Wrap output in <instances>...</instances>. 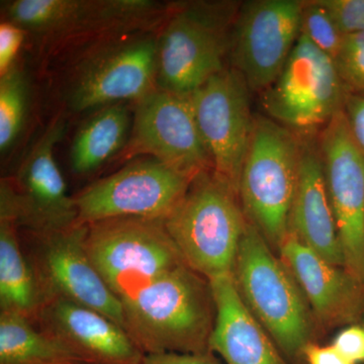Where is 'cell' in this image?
Masks as SVG:
<instances>
[{
    "label": "cell",
    "mask_w": 364,
    "mask_h": 364,
    "mask_svg": "<svg viewBox=\"0 0 364 364\" xmlns=\"http://www.w3.org/2000/svg\"><path fill=\"white\" fill-rule=\"evenodd\" d=\"M124 328L145 355L208 353L215 303L210 280L181 265L122 301Z\"/></svg>",
    "instance_id": "obj_1"
},
{
    "label": "cell",
    "mask_w": 364,
    "mask_h": 364,
    "mask_svg": "<svg viewBox=\"0 0 364 364\" xmlns=\"http://www.w3.org/2000/svg\"><path fill=\"white\" fill-rule=\"evenodd\" d=\"M239 296L291 364L322 335L298 282L279 254L247 223L233 272Z\"/></svg>",
    "instance_id": "obj_2"
},
{
    "label": "cell",
    "mask_w": 364,
    "mask_h": 364,
    "mask_svg": "<svg viewBox=\"0 0 364 364\" xmlns=\"http://www.w3.org/2000/svg\"><path fill=\"white\" fill-rule=\"evenodd\" d=\"M247 223L238 195L208 170L163 224L184 263L210 282L233 275Z\"/></svg>",
    "instance_id": "obj_3"
},
{
    "label": "cell",
    "mask_w": 364,
    "mask_h": 364,
    "mask_svg": "<svg viewBox=\"0 0 364 364\" xmlns=\"http://www.w3.org/2000/svg\"><path fill=\"white\" fill-rule=\"evenodd\" d=\"M301 148L293 132L264 114L255 117L238 196L246 219L277 254L289 234Z\"/></svg>",
    "instance_id": "obj_4"
},
{
    "label": "cell",
    "mask_w": 364,
    "mask_h": 364,
    "mask_svg": "<svg viewBox=\"0 0 364 364\" xmlns=\"http://www.w3.org/2000/svg\"><path fill=\"white\" fill-rule=\"evenodd\" d=\"M240 6L198 1L177 9L158 38V88L189 97L224 70Z\"/></svg>",
    "instance_id": "obj_5"
},
{
    "label": "cell",
    "mask_w": 364,
    "mask_h": 364,
    "mask_svg": "<svg viewBox=\"0 0 364 364\" xmlns=\"http://www.w3.org/2000/svg\"><path fill=\"white\" fill-rule=\"evenodd\" d=\"M334 59L301 33L277 79L259 93L264 116L301 139L316 138L349 97Z\"/></svg>",
    "instance_id": "obj_6"
},
{
    "label": "cell",
    "mask_w": 364,
    "mask_h": 364,
    "mask_svg": "<svg viewBox=\"0 0 364 364\" xmlns=\"http://www.w3.org/2000/svg\"><path fill=\"white\" fill-rule=\"evenodd\" d=\"M87 226L88 255L121 301L186 264L163 221L129 218Z\"/></svg>",
    "instance_id": "obj_7"
},
{
    "label": "cell",
    "mask_w": 364,
    "mask_h": 364,
    "mask_svg": "<svg viewBox=\"0 0 364 364\" xmlns=\"http://www.w3.org/2000/svg\"><path fill=\"white\" fill-rule=\"evenodd\" d=\"M65 128L62 117L52 122L23 159L14 181L1 182L0 220L26 228L35 236L77 224V208L67 193L54 155Z\"/></svg>",
    "instance_id": "obj_8"
},
{
    "label": "cell",
    "mask_w": 364,
    "mask_h": 364,
    "mask_svg": "<svg viewBox=\"0 0 364 364\" xmlns=\"http://www.w3.org/2000/svg\"><path fill=\"white\" fill-rule=\"evenodd\" d=\"M193 179L154 158L136 160L74 196L78 223L129 218L164 222Z\"/></svg>",
    "instance_id": "obj_9"
},
{
    "label": "cell",
    "mask_w": 364,
    "mask_h": 364,
    "mask_svg": "<svg viewBox=\"0 0 364 364\" xmlns=\"http://www.w3.org/2000/svg\"><path fill=\"white\" fill-rule=\"evenodd\" d=\"M250 95L246 81L231 67L189 95L213 171L237 195L256 117Z\"/></svg>",
    "instance_id": "obj_10"
},
{
    "label": "cell",
    "mask_w": 364,
    "mask_h": 364,
    "mask_svg": "<svg viewBox=\"0 0 364 364\" xmlns=\"http://www.w3.org/2000/svg\"><path fill=\"white\" fill-rule=\"evenodd\" d=\"M303 6L299 0L241 2L229 58L251 92H262L286 65L301 35Z\"/></svg>",
    "instance_id": "obj_11"
},
{
    "label": "cell",
    "mask_w": 364,
    "mask_h": 364,
    "mask_svg": "<svg viewBox=\"0 0 364 364\" xmlns=\"http://www.w3.org/2000/svg\"><path fill=\"white\" fill-rule=\"evenodd\" d=\"M127 156L147 155L195 178L213 170L191 97L158 88L136 102Z\"/></svg>",
    "instance_id": "obj_12"
},
{
    "label": "cell",
    "mask_w": 364,
    "mask_h": 364,
    "mask_svg": "<svg viewBox=\"0 0 364 364\" xmlns=\"http://www.w3.org/2000/svg\"><path fill=\"white\" fill-rule=\"evenodd\" d=\"M316 141L344 268L364 287V154L351 136L344 112L333 117Z\"/></svg>",
    "instance_id": "obj_13"
},
{
    "label": "cell",
    "mask_w": 364,
    "mask_h": 364,
    "mask_svg": "<svg viewBox=\"0 0 364 364\" xmlns=\"http://www.w3.org/2000/svg\"><path fill=\"white\" fill-rule=\"evenodd\" d=\"M158 38L141 36L109 45L81 63L72 80L75 112L127 100L140 102L157 90Z\"/></svg>",
    "instance_id": "obj_14"
},
{
    "label": "cell",
    "mask_w": 364,
    "mask_h": 364,
    "mask_svg": "<svg viewBox=\"0 0 364 364\" xmlns=\"http://www.w3.org/2000/svg\"><path fill=\"white\" fill-rule=\"evenodd\" d=\"M87 229V225L77 223L61 231L36 236L33 267L46 299H69L102 313L124 328L123 304L105 284L86 250Z\"/></svg>",
    "instance_id": "obj_15"
},
{
    "label": "cell",
    "mask_w": 364,
    "mask_h": 364,
    "mask_svg": "<svg viewBox=\"0 0 364 364\" xmlns=\"http://www.w3.org/2000/svg\"><path fill=\"white\" fill-rule=\"evenodd\" d=\"M146 0H16L6 6L9 21L45 37L143 26L158 13Z\"/></svg>",
    "instance_id": "obj_16"
},
{
    "label": "cell",
    "mask_w": 364,
    "mask_h": 364,
    "mask_svg": "<svg viewBox=\"0 0 364 364\" xmlns=\"http://www.w3.org/2000/svg\"><path fill=\"white\" fill-rule=\"evenodd\" d=\"M279 255L301 287L321 335L363 325L364 287L348 270L328 262L289 231Z\"/></svg>",
    "instance_id": "obj_17"
},
{
    "label": "cell",
    "mask_w": 364,
    "mask_h": 364,
    "mask_svg": "<svg viewBox=\"0 0 364 364\" xmlns=\"http://www.w3.org/2000/svg\"><path fill=\"white\" fill-rule=\"evenodd\" d=\"M36 320L43 331L70 347L85 364H143L145 354L127 330L88 306L51 296Z\"/></svg>",
    "instance_id": "obj_18"
},
{
    "label": "cell",
    "mask_w": 364,
    "mask_h": 364,
    "mask_svg": "<svg viewBox=\"0 0 364 364\" xmlns=\"http://www.w3.org/2000/svg\"><path fill=\"white\" fill-rule=\"evenodd\" d=\"M301 140L299 181L289 231L328 262L344 267L343 251L317 141L316 138Z\"/></svg>",
    "instance_id": "obj_19"
},
{
    "label": "cell",
    "mask_w": 364,
    "mask_h": 364,
    "mask_svg": "<svg viewBox=\"0 0 364 364\" xmlns=\"http://www.w3.org/2000/svg\"><path fill=\"white\" fill-rule=\"evenodd\" d=\"M210 284L217 311L210 352L226 364H291L243 303L232 275Z\"/></svg>",
    "instance_id": "obj_20"
},
{
    "label": "cell",
    "mask_w": 364,
    "mask_h": 364,
    "mask_svg": "<svg viewBox=\"0 0 364 364\" xmlns=\"http://www.w3.org/2000/svg\"><path fill=\"white\" fill-rule=\"evenodd\" d=\"M46 296L33 265L23 255L13 222L0 220V308L33 320Z\"/></svg>",
    "instance_id": "obj_21"
},
{
    "label": "cell",
    "mask_w": 364,
    "mask_h": 364,
    "mask_svg": "<svg viewBox=\"0 0 364 364\" xmlns=\"http://www.w3.org/2000/svg\"><path fill=\"white\" fill-rule=\"evenodd\" d=\"M131 130L130 111L124 102L102 107L74 136L72 170L86 174L102 166L126 145Z\"/></svg>",
    "instance_id": "obj_22"
},
{
    "label": "cell",
    "mask_w": 364,
    "mask_h": 364,
    "mask_svg": "<svg viewBox=\"0 0 364 364\" xmlns=\"http://www.w3.org/2000/svg\"><path fill=\"white\" fill-rule=\"evenodd\" d=\"M20 314H0V364H85L63 342Z\"/></svg>",
    "instance_id": "obj_23"
},
{
    "label": "cell",
    "mask_w": 364,
    "mask_h": 364,
    "mask_svg": "<svg viewBox=\"0 0 364 364\" xmlns=\"http://www.w3.org/2000/svg\"><path fill=\"white\" fill-rule=\"evenodd\" d=\"M25 74L14 66L0 76V150L6 152L16 142L25 123L28 105Z\"/></svg>",
    "instance_id": "obj_24"
},
{
    "label": "cell",
    "mask_w": 364,
    "mask_h": 364,
    "mask_svg": "<svg viewBox=\"0 0 364 364\" xmlns=\"http://www.w3.org/2000/svg\"><path fill=\"white\" fill-rule=\"evenodd\" d=\"M301 33L332 59L336 57L345 37L318 0L304 1Z\"/></svg>",
    "instance_id": "obj_25"
},
{
    "label": "cell",
    "mask_w": 364,
    "mask_h": 364,
    "mask_svg": "<svg viewBox=\"0 0 364 364\" xmlns=\"http://www.w3.org/2000/svg\"><path fill=\"white\" fill-rule=\"evenodd\" d=\"M334 61L349 93L364 95V32L345 36Z\"/></svg>",
    "instance_id": "obj_26"
},
{
    "label": "cell",
    "mask_w": 364,
    "mask_h": 364,
    "mask_svg": "<svg viewBox=\"0 0 364 364\" xmlns=\"http://www.w3.org/2000/svg\"><path fill=\"white\" fill-rule=\"evenodd\" d=\"M343 36L364 32V0H318Z\"/></svg>",
    "instance_id": "obj_27"
},
{
    "label": "cell",
    "mask_w": 364,
    "mask_h": 364,
    "mask_svg": "<svg viewBox=\"0 0 364 364\" xmlns=\"http://www.w3.org/2000/svg\"><path fill=\"white\" fill-rule=\"evenodd\" d=\"M332 346L352 364H364V326H347L337 334Z\"/></svg>",
    "instance_id": "obj_28"
},
{
    "label": "cell",
    "mask_w": 364,
    "mask_h": 364,
    "mask_svg": "<svg viewBox=\"0 0 364 364\" xmlns=\"http://www.w3.org/2000/svg\"><path fill=\"white\" fill-rule=\"evenodd\" d=\"M25 35L26 31L11 21H4L0 26V76L14 66V60L23 45Z\"/></svg>",
    "instance_id": "obj_29"
},
{
    "label": "cell",
    "mask_w": 364,
    "mask_h": 364,
    "mask_svg": "<svg viewBox=\"0 0 364 364\" xmlns=\"http://www.w3.org/2000/svg\"><path fill=\"white\" fill-rule=\"evenodd\" d=\"M343 112L351 136L364 154V95H349Z\"/></svg>",
    "instance_id": "obj_30"
},
{
    "label": "cell",
    "mask_w": 364,
    "mask_h": 364,
    "mask_svg": "<svg viewBox=\"0 0 364 364\" xmlns=\"http://www.w3.org/2000/svg\"><path fill=\"white\" fill-rule=\"evenodd\" d=\"M143 364H222L213 352L208 353H155L147 354Z\"/></svg>",
    "instance_id": "obj_31"
},
{
    "label": "cell",
    "mask_w": 364,
    "mask_h": 364,
    "mask_svg": "<svg viewBox=\"0 0 364 364\" xmlns=\"http://www.w3.org/2000/svg\"><path fill=\"white\" fill-rule=\"evenodd\" d=\"M304 360L305 364H352L332 344L321 345L318 342H314L306 347Z\"/></svg>",
    "instance_id": "obj_32"
},
{
    "label": "cell",
    "mask_w": 364,
    "mask_h": 364,
    "mask_svg": "<svg viewBox=\"0 0 364 364\" xmlns=\"http://www.w3.org/2000/svg\"><path fill=\"white\" fill-rule=\"evenodd\" d=\"M363 326H364V322H363Z\"/></svg>",
    "instance_id": "obj_33"
}]
</instances>
